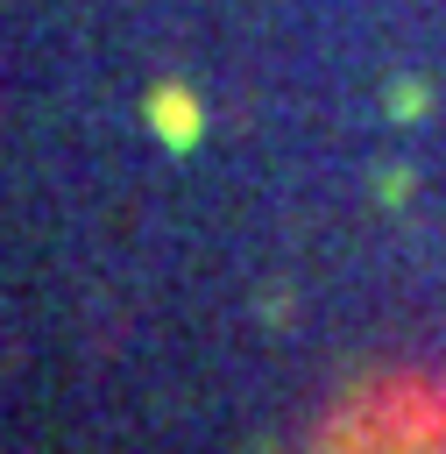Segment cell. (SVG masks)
<instances>
[{"label": "cell", "instance_id": "6da1fadb", "mask_svg": "<svg viewBox=\"0 0 446 454\" xmlns=\"http://www.w3.org/2000/svg\"><path fill=\"white\" fill-rule=\"evenodd\" d=\"M142 121H149V128H156V142H163V149H177V156L205 142V99H198L184 78H156V85L142 92Z\"/></svg>", "mask_w": 446, "mask_h": 454}, {"label": "cell", "instance_id": "7a4b0ae2", "mask_svg": "<svg viewBox=\"0 0 446 454\" xmlns=\"http://www.w3.org/2000/svg\"><path fill=\"white\" fill-rule=\"evenodd\" d=\"M382 114H389V121H404V128H411V121H425V114H432V85H425L418 71H396V78L382 85Z\"/></svg>", "mask_w": 446, "mask_h": 454}, {"label": "cell", "instance_id": "3957f363", "mask_svg": "<svg viewBox=\"0 0 446 454\" xmlns=\"http://www.w3.org/2000/svg\"><path fill=\"white\" fill-rule=\"evenodd\" d=\"M375 199H382V206H404V199H411V170H404V163H382V170H375Z\"/></svg>", "mask_w": 446, "mask_h": 454}]
</instances>
